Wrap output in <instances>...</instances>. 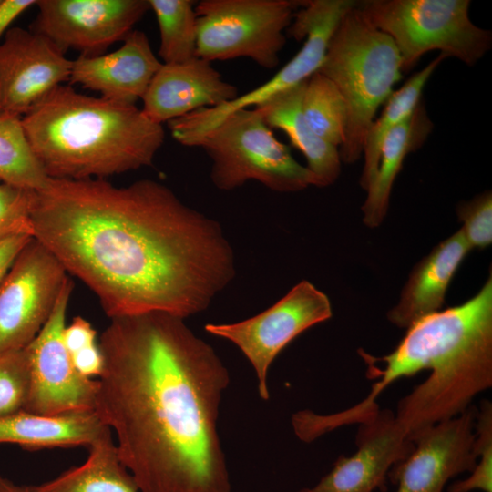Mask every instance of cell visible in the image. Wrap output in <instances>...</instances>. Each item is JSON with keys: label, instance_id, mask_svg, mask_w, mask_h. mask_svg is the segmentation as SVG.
<instances>
[{"label": "cell", "instance_id": "cell-31", "mask_svg": "<svg viewBox=\"0 0 492 492\" xmlns=\"http://www.w3.org/2000/svg\"><path fill=\"white\" fill-rule=\"evenodd\" d=\"M463 223L460 231L470 249H484L492 242V194L487 190L456 208Z\"/></svg>", "mask_w": 492, "mask_h": 492}, {"label": "cell", "instance_id": "cell-29", "mask_svg": "<svg viewBox=\"0 0 492 492\" xmlns=\"http://www.w3.org/2000/svg\"><path fill=\"white\" fill-rule=\"evenodd\" d=\"M36 201V190L0 177V241L20 235L33 237L32 214Z\"/></svg>", "mask_w": 492, "mask_h": 492}, {"label": "cell", "instance_id": "cell-20", "mask_svg": "<svg viewBox=\"0 0 492 492\" xmlns=\"http://www.w3.org/2000/svg\"><path fill=\"white\" fill-rule=\"evenodd\" d=\"M111 434L95 409L56 415L26 411L0 417V443H14L28 450L46 447L89 446Z\"/></svg>", "mask_w": 492, "mask_h": 492}, {"label": "cell", "instance_id": "cell-15", "mask_svg": "<svg viewBox=\"0 0 492 492\" xmlns=\"http://www.w3.org/2000/svg\"><path fill=\"white\" fill-rule=\"evenodd\" d=\"M72 60L39 33L14 26L0 43L3 112L25 115L55 87L68 82Z\"/></svg>", "mask_w": 492, "mask_h": 492}, {"label": "cell", "instance_id": "cell-22", "mask_svg": "<svg viewBox=\"0 0 492 492\" xmlns=\"http://www.w3.org/2000/svg\"><path fill=\"white\" fill-rule=\"evenodd\" d=\"M433 124L422 101L414 112L395 127L384 140L376 175L367 189L362 207L363 220L374 228L384 219L394 181L405 157L417 150L430 135Z\"/></svg>", "mask_w": 492, "mask_h": 492}, {"label": "cell", "instance_id": "cell-5", "mask_svg": "<svg viewBox=\"0 0 492 492\" xmlns=\"http://www.w3.org/2000/svg\"><path fill=\"white\" fill-rule=\"evenodd\" d=\"M318 72L343 96L347 108L341 161L354 163L363 154L366 133L380 106L402 78V59L393 39L373 26L356 4L331 36Z\"/></svg>", "mask_w": 492, "mask_h": 492}, {"label": "cell", "instance_id": "cell-16", "mask_svg": "<svg viewBox=\"0 0 492 492\" xmlns=\"http://www.w3.org/2000/svg\"><path fill=\"white\" fill-rule=\"evenodd\" d=\"M356 451L341 456L333 468L312 487L297 492H374L385 490L386 477L414 447L405 428L389 409H378L363 422Z\"/></svg>", "mask_w": 492, "mask_h": 492}, {"label": "cell", "instance_id": "cell-28", "mask_svg": "<svg viewBox=\"0 0 492 492\" xmlns=\"http://www.w3.org/2000/svg\"><path fill=\"white\" fill-rule=\"evenodd\" d=\"M474 448L477 464L471 474L449 486L447 492H492V405L485 400L477 409Z\"/></svg>", "mask_w": 492, "mask_h": 492}, {"label": "cell", "instance_id": "cell-3", "mask_svg": "<svg viewBox=\"0 0 492 492\" xmlns=\"http://www.w3.org/2000/svg\"><path fill=\"white\" fill-rule=\"evenodd\" d=\"M384 368L368 365L371 392L379 395L393 382L430 370L429 376L402 398L396 419L409 439L470 407L492 386V276L464 303L431 313L407 328L395 349L382 357Z\"/></svg>", "mask_w": 492, "mask_h": 492}, {"label": "cell", "instance_id": "cell-6", "mask_svg": "<svg viewBox=\"0 0 492 492\" xmlns=\"http://www.w3.org/2000/svg\"><path fill=\"white\" fill-rule=\"evenodd\" d=\"M184 146L205 150L212 160L210 179L220 190H232L250 180L282 193L313 185V177L281 142L256 109H239Z\"/></svg>", "mask_w": 492, "mask_h": 492}, {"label": "cell", "instance_id": "cell-37", "mask_svg": "<svg viewBox=\"0 0 492 492\" xmlns=\"http://www.w3.org/2000/svg\"><path fill=\"white\" fill-rule=\"evenodd\" d=\"M3 112L2 110V105H1V100H0V114Z\"/></svg>", "mask_w": 492, "mask_h": 492}, {"label": "cell", "instance_id": "cell-18", "mask_svg": "<svg viewBox=\"0 0 492 492\" xmlns=\"http://www.w3.org/2000/svg\"><path fill=\"white\" fill-rule=\"evenodd\" d=\"M161 65L147 35L133 29L114 52L79 55L72 60L68 85H80L108 100L136 105Z\"/></svg>", "mask_w": 492, "mask_h": 492}, {"label": "cell", "instance_id": "cell-7", "mask_svg": "<svg viewBox=\"0 0 492 492\" xmlns=\"http://www.w3.org/2000/svg\"><path fill=\"white\" fill-rule=\"evenodd\" d=\"M357 6L393 39L402 72L433 50L474 66L491 47L490 31L469 18V0H366L357 1Z\"/></svg>", "mask_w": 492, "mask_h": 492}, {"label": "cell", "instance_id": "cell-24", "mask_svg": "<svg viewBox=\"0 0 492 492\" xmlns=\"http://www.w3.org/2000/svg\"><path fill=\"white\" fill-rule=\"evenodd\" d=\"M445 58L443 55H439L422 70L414 74L398 90L394 91L384 104L379 118L372 122L363 148L364 162L360 185L364 190H367L376 175L381 149L387 134L414 112L421 102L427 80Z\"/></svg>", "mask_w": 492, "mask_h": 492}, {"label": "cell", "instance_id": "cell-30", "mask_svg": "<svg viewBox=\"0 0 492 492\" xmlns=\"http://www.w3.org/2000/svg\"><path fill=\"white\" fill-rule=\"evenodd\" d=\"M30 371L25 349L0 354V417L25 410Z\"/></svg>", "mask_w": 492, "mask_h": 492}, {"label": "cell", "instance_id": "cell-26", "mask_svg": "<svg viewBox=\"0 0 492 492\" xmlns=\"http://www.w3.org/2000/svg\"><path fill=\"white\" fill-rule=\"evenodd\" d=\"M302 109L318 137L336 148L341 146L347 123L346 105L336 86L318 71L307 79Z\"/></svg>", "mask_w": 492, "mask_h": 492}, {"label": "cell", "instance_id": "cell-35", "mask_svg": "<svg viewBox=\"0 0 492 492\" xmlns=\"http://www.w3.org/2000/svg\"><path fill=\"white\" fill-rule=\"evenodd\" d=\"M36 0H1L0 36L7 31V27L19 15L36 5Z\"/></svg>", "mask_w": 492, "mask_h": 492}, {"label": "cell", "instance_id": "cell-13", "mask_svg": "<svg viewBox=\"0 0 492 492\" xmlns=\"http://www.w3.org/2000/svg\"><path fill=\"white\" fill-rule=\"evenodd\" d=\"M31 30L41 34L64 54H105L123 41L150 10L149 0H38Z\"/></svg>", "mask_w": 492, "mask_h": 492}, {"label": "cell", "instance_id": "cell-38", "mask_svg": "<svg viewBox=\"0 0 492 492\" xmlns=\"http://www.w3.org/2000/svg\"><path fill=\"white\" fill-rule=\"evenodd\" d=\"M1 1V0H0Z\"/></svg>", "mask_w": 492, "mask_h": 492}, {"label": "cell", "instance_id": "cell-10", "mask_svg": "<svg viewBox=\"0 0 492 492\" xmlns=\"http://www.w3.org/2000/svg\"><path fill=\"white\" fill-rule=\"evenodd\" d=\"M332 317L328 296L308 281L293 286L265 311L232 323H207L209 333L234 343L249 360L258 379V393L266 401L269 368L296 336Z\"/></svg>", "mask_w": 492, "mask_h": 492}, {"label": "cell", "instance_id": "cell-27", "mask_svg": "<svg viewBox=\"0 0 492 492\" xmlns=\"http://www.w3.org/2000/svg\"><path fill=\"white\" fill-rule=\"evenodd\" d=\"M0 177L15 185L38 190L48 177L25 135L22 117L0 114Z\"/></svg>", "mask_w": 492, "mask_h": 492}, {"label": "cell", "instance_id": "cell-36", "mask_svg": "<svg viewBox=\"0 0 492 492\" xmlns=\"http://www.w3.org/2000/svg\"><path fill=\"white\" fill-rule=\"evenodd\" d=\"M0 492H34L31 486H18L0 474Z\"/></svg>", "mask_w": 492, "mask_h": 492}, {"label": "cell", "instance_id": "cell-12", "mask_svg": "<svg viewBox=\"0 0 492 492\" xmlns=\"http://www.w3.org/2000/svg\"><path fill=\"white\" fill-rule=\"evenodd\" d=\"M73 287L67 278L48 320L24 348L30 371L26 412L56 415L95 408L98 381L77 371L63 340Z\"/></svg>", "mask_w": 492, "mask_h": 492}, {"label": "cell", "instance_id": "cell-11", "mask_svg": "<svg viewBox=\"0 0 492 492\" xmlns=\"http://www.w3.org/2000/svg\"><path fill=\"white\" fill-rule=\"evenodd\" d=\"M67 271L32 238L0 284V354L27 346L48 320L67 280Z\"/></svg>", "mask_w": 492, "mask_h": 492}, {"label": "cell", "instance_id": "cell-25", "mask_svg": "<svg viewBox=\"0 0 492 492\" xmlns=\"http://www.w3.org/2000/svg\"><path fill=\"white\" fill-rule=\"evenodd\" d=\"M159 30V56L163 64L197 57V17L191 0H149Z\"/></svg>", "mask_w": 492, "mask_h": 492}, {"label": "cell", "instance_id": "cell-19", "mask_svg": "<svg viewBox=\"0 0 492 492\" xmlns=\"http://www.w3.org/2000/svg\"><path fill=\"white\" fill-rule=\"evenodd\" d=\"M470 250L460 230L437 244L410 272L398 302L387 313L388 320L397 327L408 328L438 312L455 272Z\"/></svg>", "mask_w": 492, "mask_h": 492}, {"label": "cell", "instance_id": "cell-1", "mask_svg": "<svg viewBox=\"0 0 492 492\" xmlns=\"http://www.w3.org/2000/svg\"><path fill=\"white\" fill-rule=\"evenodd\" d=\"M33 238L83 282L111 319L205 311L235 276L220 225L166 185L142 179L48 178L36 190Z\"/></svg>", "mask_w": 492, "mask_h": 492}, {"label": "cell", "instance_id": "cell-8", "mask_svg": "<svg viewBox=\"0 0 492 492\" xmlns=\"http://www.w3.org/2000/svg\"><path fill=\"white\" fill-rule=\"evenodd\" d=\"M298 0H202L195 4L197 56L207 61L247 57L276 67Z\"/></svg>", "mask_w": 492, "mask_h": 492}, {"label": "cell", "instance_id": "cell-23", "mask_svg": "<svg viewBox=\"0 0 492 492\" xmlns=\"http://www.w3.org/2000/svg\"><path fill=\"white\" fill-rule=\"evenodd\" d=\"M87 460L56 478L37 486L34 492H141L135 478L119 459L111 434L88 446Z\"/></svg>", "mask_w": 492, "mask_h": 492}, {"label": "cell", "instance_id": "cell-33", "mask_svg": "<svg viewBox=\"0 0 492 492\" xmlns=\"http://www.w3.org/2000/svg\"><path fill=\"white\" fill-rule=\"evenodd\" d=\"M71 358L75 368L82 375L88 378L101 375L104 358L97 343L76 352Z\"/></svg>", "mask_w": 492, "mask_h": 492}, {"label": "cell", "instance_id": "cell-21", "mask_svg": "<svg viewBox=\"0 0 492 492\" xmlns=\"http://www.w3.org/2000/svg\"><path fill=\"white\" fill-rule=\"evenodd\" d=\"M306 82L275 95L254 109L271 128L284 132L292 145L303 154L313 185L327 187L339 177L342 161L338 148L318 137L305 119L302 101Z\"/></svg>", "mask_w": 492, "mask_h": 492}, {"label": "cell", "instance_id": "cell-14", "mask_svg": "<svg viewBox=\"0 0 492 492\" xmlns=\"http://www.w3.org/2000/svg\"><path fill=\"white\" fill-rule=\"evenodd\" d=\"M476 412L470 406L413 436L412 451L388 474L397 485L395 492H443L450 478L471 472L477 464Z\"/></svg>", "mask_w": 492, "mask_h": 492}, {"label": "cell", "instance_id": "cell-17", "mask_svg": "<svg viewBox=\"0 0 492 492\" xmlns=\"http://www.w3.org/2000/svg\"><path fill=\"white\" fill-rule=\"evenodd\" d=\"M238 96L237 87L223 80L211 62L197 56L181 63H162L141 99V110L151 121L162 125Z\"/></svg>", "mask_w": 492, "mask_h": 492}, {"label": "cell", "instance_id": "cell-2", "mask_svg": "<svg viewBox=\"0 0 492 492\" xmlns=\"http://www.w3.org/2000/svg\"><path fill=\"white\" fill-rule=\"evenodd\" d=\"M98 345L94 409L140 491L231 492L218 433L230 374L212 346L164 312L111 318Z\"/></svg>", "mask_w": 492, "mask_h": 492}, {"label": "cell", "instance_id": "cell-34", "mask_svg": "<svg viewBox=\"0 0 492 492\" xmlns=\"http://www.w3.org/2000/svg\"><path fill=\"white\" fill-rule=\"evenodd\" d=\"M32 238L31 236L20 235L0 241V284L20 251Z\"/></svg>", "mask_w": 492, "mask_h": 492}, {"label": "cell", "instance_id": "cell-9", "mask_svg": "<svg viewBox=\"0 0 492 492\" xmlns=\"http://www.w3.org/2000/svg\"><path fill=\"white\" fill-rule=\"evenodd\" d=\"M352 0H306L295 13L286 33L297 41L305 40L300 51L271 79L235 99L214 108H204L169 121L172 138L185 145L191 138L214 127L226 115L254 108L275 95L308 79L320 68L331 36Z\"/></svg>", "mask_w": 492, "mask_h": 492}, {"label": "cell", "instance_id": "cell-32", "mask_svg": "<svg viewBox=\"0 0 492 492\" xmlns=\"http://www.w3.org/2000/svg\"><path fill=\"white\" fill-rule=\"evenodd\" d=\"M63 340L70 354L97 343V332L86 319L76 316L63 331Z\"/></svg>", "mask_w": 492, "mask_h": 492}, {"label": "cell", "instance_id": "cell-4", "mask_svg": "<svg viewBox=\"0 0 492 492\" xmlns=\"http://www.w3.org/2000/svg\"><path fill=\"white\" fill-rule=\"evenodd\" d=\"M28 144L48 178L105 179L151 166L164 143L162 125L136 105L51 90L25 115Z\"/></svg>", "mask_w": 492, "mask_h": 492}]
</instances>
